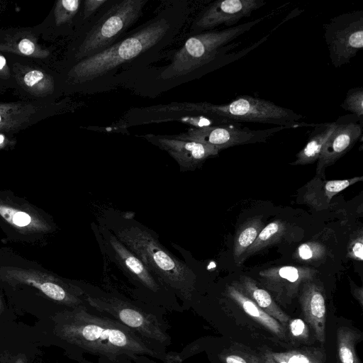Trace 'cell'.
Here are the masks:
<instances>
[{"instance_id": "5bb4252c", "label": "cell", "mask_w": 363, "mask_h": 363, "mask_svg": "<svg viewBox=\"0 0 363 363\" xmlns=\"http://www.w3.org/2000/svg\"><path fill=\"white\" fill-rule=\"evenodd\" d=\"M317 273L309 267L281 266L262 270L258 277L264 289L272 294L274 300L286 306L297 296L301 286L313 280Z\"/></svg>"}, {"instance_id": "9a60e30c", "label": "cell", "mask_w": 363, "mask_h": 363, "mask_svg": "<svg viewBox=\"0 0 363 363\" xmlns=\"http://www.w3.org/2000/svg\"><path fill=\"white\" fill-rule=\"evenodd\" d=\"M335 122V128L323 145L317 160L316 176L325 177V169L345 155L362 138V120L355 115H343Z\"/></svg>"}, {"instance_id": "603a6c76", "label": "cell", "mask_w": 363, "mask_h": 363, "mask_svg": "<svg viewBox=\"0 0 363 363\" xmlns=\"http://www.w3.org/2000/svg\"><path fill=\"white\" fill-rule=\"evenodd\" d=\"M306 145L296 154L291 165H305L318 160L321 150L335 128V122L315 124Z\"/></svg>"}, {"instance_id": "4fadbf2b", "label": "cell", "mask_w": 363, "mask_h": 363, "mask_svg": "<svg viewBox=\"0 0 363 363\" xmlns=\"http://www.w3.org/2000/svg\"><path fill=\"white\" fill-rule=\"evenodd\" d=\"M43 41L36 26L0 29L1 53L27 57L56 69L55 50Z\"/></svg>"}, {"instance_id": "d6986e66", "label": "cell", "mask_w": 363, "mask_h": 363, "mask_svg": "<svg viewBox=\"0 0 363 363\" xmlns=\"http://www.w3.org/2000/svg\"><path fill=\"white\" fill-rule=\"evenodd\" d=\"M363 177H354L341 180H325V177L316 176L304 187L302 203L315 210L328 207L332 198L348 186L362 181Z\"/></svg>"}, {"instance_id": "836d02e7", "label": "cell", "mask_w": 363, "mask_h": 363, "mask_svg": "<svg viewBox=\"0 0 363 363\" xmlns=\"http://www.w3.org/2000/svg\"><path fill=\"white\" fill-rule=\"evenodd\" d=\"M347 257L350 259L362 261L363 259V236L360 230L349 242L347 246Z\"/></svg>"}, {"instance_id": "8992f818", "label": "cell", "mask_w": 363, "mask_h": 363, "mask_svg": "<svg viewBox=\"0 0 363 363\" xmlns=\"http://www.w3.org/2000/svg\"><path fill=\"white\" fill-rule=\"evenodd\" d=\"M146 0L119 1L111 7L86 34L74 50L75 63L100 52L113 45L142 14Z\"/></svg>"}, {"instance_id": "f1b7e54d", "label": "cell", "mask_w": 363, "mask_h": 363, "mask_svg": "<svg viewBox=\"0 0 363 363\" xmlns=\"http://www.w3.org/2000/svg\"><path fill=\"white\" fill-rule=\"evenodd\" d=\"M341 107L355 115L359 119H363V87H355L349 89Z\"/></svg>"}, {"instance_id": "52a82bcc", "label": "cell", "mask_w": 363, "mask_h": 363, "mask_svg": "<svg viewBox=\"0 0 363 363\" xmlns=\"http://www.w3.org/2000/svg\"><path fill=\"white\" fill-rule=\"evenodd\" d=\"M11 70L14 89L21 99L57 102L63 91L59 72L29 58L5 53Z\"/></svg>"}, {"instance_id": "1f68e13d", "label": "cell", "mask_w": 363, "mask_h": 363, "mask_svg": "<svg viewBox=\"0 0 363 363\" xmlns=\"http://www.w3.org/2000/svg\"><path fill=\"white\" fill-rule=\"evenodd\" d=\"M0 214L9 223L19 227L26 226L31 221L28 213L2 206H0Z\"/></svg>"}, {"instance_id": "7a4b0ae2", "label": "cell", "mask_w": 363, "mask_h": 363, "mask_svg": "<svg viewBox=\"0 0 363 363\" xmlns=\"http://www.w3.org/2000/svg\"><path fill=\"white\" fill-rule=\"evenodd\" d=\"M53 320L58 337L94 354L111 359L122 355L161 357L135 331L80 306L55 315Z\"/></svg>"}, {"instance_id": "d6a6232c", "label": "cell", "mask_w": 363, "mask_h": 363, "mask_svg": "<svg viewBox=\"0 0 363 363\" xmlns=\"http://www.w3.org/2000/svg\"><path fill=\"white\" fill-rule=\"evenodd\" d=\"M0 85L6 89H14L11 70L5 53L0 52Z\"/></svg>"}, {"instance_id": "e0dca14e", "label": "cell", "mask_w": 363, "mask_h": 363, "mask_svg": "<svg viewBox=\"0 0 363 363\" xmlns=\"http://www.w3.org/2000/svg\"><path fill=\"white\" fill-rule=\"evenodd\" d=\"M147 140L166 151L178 164L181 172L199 168L209 157L216 156V147L199 142L183 140L168 135H146Z\"/></svg>"}, {"instance_id": "9c48e42d", "label": "cell", "mask_w": 363, "mask_h": 363, "mask_svg": "<svg viewBox=\"0 0 363 363\" xmlns=\"http://www.w3.org/2000/svg\"><path fill=\"white\" fill-rule=\"evenodd\" d=\"M84 298L92 308L111 315L116 321L138 333L143 337L160 343H166L167 336L158 323L151 315L129 302L101 289L84 293Z\"/></svg>"}, {"instance_id": "8d00e7d4", "label": "cell", "mask_w": 363, "mask_h": 363, "mask_svg": "<svg viewBox=\"0 0 363 363\" xmlns=\"http://www.w3.org/2000/svg\"><path fill=\"white\" fill-rule=\"evenodd\" d=\"M262 358L264 363H279L272 358L269 351H265L264 352Z\"/></svg>"}, {"instance_id": "30bf717a", "label": "cell", "mask_w": 363, "mask_h": 363, "mask_svg": "<svg viewBox=\"0 0 363 363\" xmlns=\"http://www.w3.org/2000/svg\"><path fill=\"white\" fill-rule=\"evenodd\" d=\"M323 29L329 57L335 68L348 64L362 50V10L334 16L323 25Z\"/></svg>"}, {"instance_id": "7402d4cb", "label": "cell", "mask_w": 363, "mask_h": 363, "mask_svg": "<svg viewBox=\"0 0 363 363\" xmlns=\"http://www.w3.org/2000/svg\"><path fill=\"white\" fill-rule=\"evenodd\" d=\"M238 284L247 297L286 330L290 317L278 306L268 291L259 286L255 279L245 275L240 277Z\"/></svg>"}, {"instance_id": "74e56055", "label": "cell", "mask_w": 363, "mask_h": 363, "mask_svg": "<svg viewBox=\"0 0 363 363\" xmlns=\"http://www.w3.org/2000/svg\"><path fill=\"white\" fill-rule=\"evenodd\" d=\"M16 363H23V362L22 361V359H19Z\"/></svg>"}, {"instance_id": "8fae6325", "label": "cell", "mask_w": 363, "mask_h": 363, "mask_svg": "<svg viewBox=\"0 0 363 363\" xmlns=\"http://www.w3.org/2000/svg\"><path fill=\"white\" fill-rule=\"evenodd\" d=\"M64 102L0 101V146L15 134L60 113Z\"/></svg>"}, {"instance_id": "f546056e", "label": "cell", "mask_w": 363, "mask_h": 363, "mask_svg": "<svg viewBox=\"0 0 363 363\" xmlns=\"http://www.w3.org/2000/svg\"><path fill=\"white\" fill-rule=\"evenodd\" d=\"M325 253V247L322 244L311 241L299 245L295 256L301 260L311 262L323 259Z\"/></svg>"}, {"instance_id": "3957f363", "label": "cell", "mask_w": 363, "mask_h": 363, "mask_svg": "<svg viewBox=\"0 0 363 363\" xmlns=\"http://www.w3.org/2000/svg\"><path fill=\"white\" fill-rule=\"evenodd\" d=\"M167 18L158 16L136 32L103 51L59 71L62 90L105 75L166 40L172 30Z\"/></svg>"}, {"instance_id": "484cf974", "label": "cell", "mask_w": 363, "mask_h": 363, "mask_svg": "<svg viewBox=\"0 0 363 363\" xmlns=\"http://www.w3.org/2000/svg\"><path fill=\"white\" fill-rule=\"evenodd\" d=\"M286 232V224L281 220H276L264 226L254 242L245 253L241 263L249 256L262 250L269 245L278 242Z\"/></svg>"}, {"instance_id": "83f0119b", "label": "cell", "mask_w": 363, "mask_h": 363, "mask_svg": "<svg viewBox=\"0 0 363 363\" xmlns=\"http://www.w3.org/2000/svg\"><path fill=\"white\" fill-rule=\"evenodd\" d=\"M220 358L224 363H264L262 357L236 346L223 352Z\"/></svg>"}, {"instance_id": "ac0fdd59", "label": "cell", "mask_w": 363, "mask_h": 363, "mask_svg": "<svg viewBox=\"0 0 363 363\" xmlns=\"http://www.w3.org/2000/svg\"><path fill=\"white\" fill-rule=\"evenodd\" d=\"M299 303L308 325L316 339L325 343L326 306L323 288L313 280L304 283L299 291Z\"/></svg>"}, {"instance_id": "ba28073f", "label": "cell", "mask_w": 363, "mask_h": 363, "mask_svg": "<svg viewBox=\"0 0 363 363\" xmlns=\"http://www.w3.org/2000/svg\"><path fill=\"white\" fill-rule=\"evenodd\" d=\"M91 225L101 254L116 265L129 281L155 296L172 292L110 230L98 223L94 222Z\"/></svg>"}, {"instance_id": "44dd1931", "label": "cell", "mask_w": 363, "mask_h": 363, "mask_svg": "<svg viewBox=\"0 0 363 363\" xmlns=\"http://www.w3.org/2000/svg\"><path fill=\"white\" fill-rule=\"evenodd\" d=\"M81 3L80 0L57 1L45 20L36 26L42 38L48 42L58 37L62 28L74 18Z\"/></svg>"}, {"instance_id": "ffe728a7", "label": "cell", "mask_w": 363, "mask_h": 363, "mask_svg": "<svg viewBox=\"0 0 363 363\" xmlns=\"http://www.w3.org/2000/svg\"><path fill=\"white\" fill-rule=\"evenodd\" d=\"M226 293L228 296L237 303L246 314L277 337L286 340V330L277 320L264 312L247 297L238 282L228 285Z\"/></svg>"}, {"instance_id": "e575fe53", "label": "cell", "mask_w": 363, "mask_h": 363, "mask_svg": "<svg viewBox=\"0 0 363 363\" xmlns=\"http://www.w3.org/2000/svg\"><path fill=\"white\" fill-rule=\"evenodd\" d=\"M106 0H86L84 2V18L89 17L98 8L103 4L106 3Z\"/></svg>"}, {"instance_id": "277c9868", "label": "cell", "mask_w": 363, "mask_h": 363, "mask_svg": "<svg viewBox=\"0 0 363 363\" xmlns=\"http://www.w3.org/2000/svg\"><path fill=\"white\" fill-rule=\"evenodd\" d=\"M157 111L164 113L187 112L239 123H259L289 128L315 125L313 123L300 122L304 117L289 108L277 106L268 100L247 95L239 96L225 104H213L208 102L172 103L157 108Z\"/></svg>"}, {"instance_id": "d4e9b609", "label": "cell", "mask_w": 363, "mask_h": 363, "mask_svg": "<svg viewBox=\"0 0 363 363\" xmlns=\"http://www.w3.org/2000/svg\"><path fill=\"white\" fill-rule=\"evenodd\" d=\"M336 334L340 363H360L355 345L361 339V334L347 326L338 328Z\"/></svg>"}, {"instance_id": "4316f807", "label": "cell", "mask_w": 363, "mask_h": 363, "mask_svg": "<svg viewBox=\"0 0 363 363\" xmlns=\"http://www.w3.org/2000/svg\"><path fill=\"white\" fill-rule=\"evenodd\" d=\"M269 352L279 363H325L326 360L324 350L315 347Z\"/></svg>"}, {"instance_id": "7c38bea8", "label": "cell", "mask_w": 363, "mask_h": 363, "mask_svg": "<svg viewBox=\"0 0 363 363\" xmlns=\"http://www.w3.org/2000/svg\"><path fill=\"white\" fill-rule=\"evenodd\" d=\"M289 128L275 126L264 130H251L242 125L229 126H208L191 128L184 133L172 137L183 140L199 142L213 146L219 151L230 147L265 143L275 133Z\"/></svg>"}, {"instance_id": "f35d334b", "label": "cell", "mask_w": 363, "mask_h": 363, "mask_svg": "<svg viewBox=\"0 0 363 363\" xmlns=\"http://www.w3.org/2000/svg\"><path fill=\"white\" fill-rule=\"evenodd\" d=\"M1 309H2V308H1V301H0V313L1 312Z\"/></svg>"}, {"instance_id": "5b68a950", "label": "cell", "mask_w": 363, "mask_h": 363, "mask_svg": "<svg viewBox=\"0 0 363 363\" xmlns=\"http://www.w3.org/2000/svg\"><path fill=\"white\" fill-rule=\"evenodd\" d=\"M265 16L221 30H208L196 34L185 42L174 54L162 77L170 79L190 74L222 57L224 52L240 43L228 44L259 23Z\"/></svg>"}, {"instance_id": "cb8c5ba5", "label": "cell", "mask_w": 363, "mask_h": 363, "mask_svg": "<svg viewBox=\"0 0 363 363\" xmlns=\"http://www.w3.org/2000/svg\"><path fill=\"white\" fill-rule=\"evenodd\" d=\"M264 227L260 216H255L246 220L237 230L234 238L233 254L235 263L240 264L242 259Z\"/></svg>"}, {"instance_id": "6da1fadb", "label": "cell", "mask_w": 363, "mask_h": 363, "mask_svg": "<svg viewBox=\"0 0 363 363\" xmlns=\"http://www.w3.org/2000/svg\"><path fill=\"white\" fill-rule=\"evenodd\" d=\"M96 220L136 255L169 291L183 299L191 298L196 288V270L169 251L160 242L158 235L137 220L132 212L106 207L97 213Z\"/></svg>"}, {"instance_id": "4dcf8cb0", "label": "cell", "mask_w": 363, "mask_h": 363, "mask_svg": "<svg viewBox=\"0 0 363 363\" xmlns=\"http://www.w3.org/2000/svg\"><path fill=\"white\" fill-rule=\"evenodd\" d=\"M287 330L290 337L295 340L306 342L308 340V325L302 319H290L287 324Z\"/></svg>"}, {"instance_id": "d590c367", "label": "cell", "mask_w": 363, "mask_h": 363, "mask_svg": "<svg viewBox=\"0 0 363 363\" xmlns=\"http://www.w3.org/2000/svg\"><path fill=\"white\" fill-rule=\"evenodd\" d=\"M350 289L353 297L359 302L361 307H363V289L362 286H357L353 281H350Z\"/></svg>"}, {"instance_id": "2e32d148", "label": "cell", "mask_w": 363, "mask_h": 363, "mask_svg": "<svg viewBox=\"0 0 363 363\" xmlns=\"http://www.w3.org/2000/svg\"><path fill=\"white\" fill-rule=\"evenodd\" d=\"M266 4L264 0L216 1L206 7L194 21L192 28L198 33L220 25L233 27L244 18Z\"/></svg>"}]
</instances>
